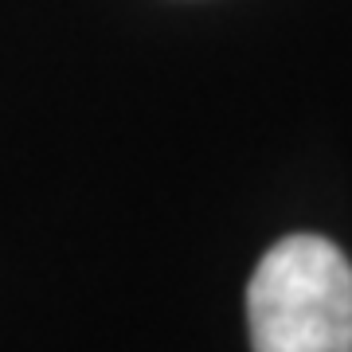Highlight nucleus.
<instances>
[{
    "label": "nucleus",
    "instance_id": "nucleus-1",
    "mask_svg": "<svg viewBox=\"0 0 352 352\" xmlns=\"http://www.w3.org/2000/svg\"><path fill=\"white\" fill-rule=\"evenodd\" d=\"M254 352H352V263L321 235H286L247 282Z\"/></svg>",
    "mask_w": 352,
    "mask_h": 352
}]
</instances>
